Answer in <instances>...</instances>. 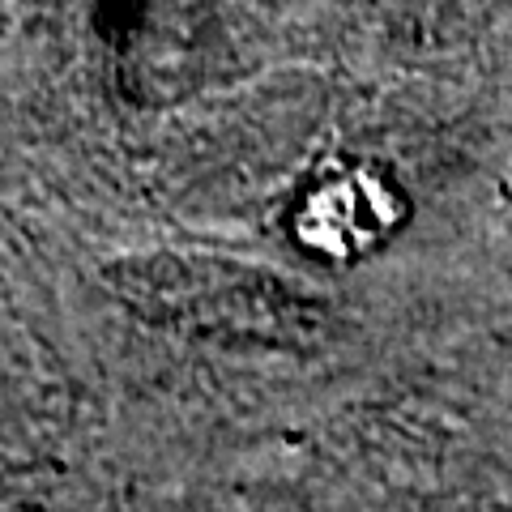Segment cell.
I'll use <instances>...</instances> for the list:
<instances>
[{
  "instance_id": "cell-2",
  "label": "cell",
  "mask_w": 512,
  "mask_h": 512,
  "mask_svg": "<svg viewBox=\"0 0 512 512\" xmlns=\"http://www.w3.org/2000/svg\"><path fill=\"white\" fill-rule=\"evenodd\" d=\"M406 227V197L376 167H342L299 197L291 231L325 261H363Z\"/></svg>"
},
{
  "instance_id": "cell-1",
  "label": "cell",
  "mask_w": 512,
  "mask_h": 512,
  "mask_svg": "<svg viewBox=\"0 0 512 512\" xmlns=\"http://www.w3.org/2000/svg\"><path fill=\"white\" fill-rule=\"evenodd\" d=\"M120 291L141 316L227 346L303 350L329 329V303L308 282L231 256H154L124 269Z\"/></svg>"
}]
</instances>
